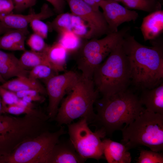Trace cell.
<instances>
[{
  "label": "cell",
  "instance_id": "8",
  "mask_svg": "<svg viewBox=\"0 0 163 163\" xmlns=\"http://www.w3.org/2000/svg\"><path fill=\"white\" fill-rule=\"evenodd\" d=\"M88 124L87 120L83 118L76 123L67 124L70 140L78 153L85 159L104 158L101 139L106 136V132L101 128L93 132Z\"/></svg>",
  "mask_w": 163,
  "mask_h": 163
},
{
  "label": "cell",
  "instance_id": "35",
  "mask_svg": "<svg viewBox=\"0 0 163 163\" xmlns=\"http://www.w3.org/2000/svg\"><path fill=\"white\" fill-rule=\"evenodd\" d=\"M40 94H39L34 95L27 96L21 99L28 102L31 103L32 101L42 102L44 101L45 99Z\"/></svg>",
  "mask_w": 163,
  "mask_h": 163
},
{
  "label": "cell",
  "instance_id": "17",
  "mask_svg": "<svg viewBox=\"0 0 163 163\" xmlns=\"http://www.w3.org/2000/svg\"><path fill=\"white\" fill-rule=\"evenodd\" d=\"M103 154L108 163H130L132 161L130 153L121 143L105 139L102 141Z\"/></svg>",
  "mask_w": 163,
  "mask_h": 163
},
{
  "label": "cell",
  "instance_id": "16",
  "mask_svg": "<svg viewBox=\"0 0 163 163\" xmlns=\"http://www.w3.org/2000/svg\"><path fill=\"white\" fill-rule=\"evenodd\" d=\"M145 41L156 39L163 31V11L160 10L144 17L140 27Z\"/></svg>",
  "mask_w": 163,
  "mask_h": 163
},
{
  "label": "cell",
  "instance_id": "20",
  "mask_svg": "<svg viewBox=\"0 0 163 163\" xmlns=\"http://www.w3.org/2000/svg\"><path fill=\"white\" fill-rule=\"evenodd\" d=\"M44 52L50 67L56 73L65 70L68 52L57 41L48 45Z\"/></svg>",
  "mask_w": 163,
  "mask_h": 163
},
{
  "label": "cell",
  "instance_id": "40",
  "mask_svg": "<svg viewBox=\"0 0 163 163\" xmlns=\"http://www.w3.org/2000/svg\"><path fill=\"white\" fill-rule=\"evenodd\" d=\"M5 113L3 109V106L2 100L0 96V115Z\"/></svg>",
  "mask_w": 163,
  "mask_h": 163
},
{
  "label": "cell",
  "instance_id": "37",
  "mask_svg": "<svg viewBox=\"0 0 163 163\" xmlns=\"http://www.w3.org/2000/svg\"><path fill=\"white\" fill-rule=\"evenodd\" d=\"M94 9H99V4L103 0H82Z\"/></svg>",
  "mask_w": 163,
  "mask_h": 163
},
{
  "label": "cell",
  "instance_id": "7",
  "mask_svg": "<svg viewBox=\"0 0 163 163\" xmlns=\"http://www.w3.org/2000/svg\"><path fill=\"white\" fill-rule=\"evenodd\" d=\"M65 133L62 126L54 132H44L22 143L10 154L1 158L0 163H44L46 155Z\"/></svg>",
  "mask_w": 163,
  "mask_h": 163
},
{
  "label": "cell",
  "instance_id": "38",
  "mask_svg": "<svg viewBox=\"0 0 163 163\" xmlns=\"http://www.w3.org/2000/svg\"><path fill=\"white\" fill-rule=\"evenodd\" d=\"M16 104L22 107L34 108V105L32 102L30 103L26 102L21 98H19L16 103Z\"/></svg>",
  "mask_w": 163,
  "mask_h": 163
},
{
  "label": "cell",
  "instance_id": "26",
  "mask_svg": "<svg viewBox=\"0 0 163 163\" xmlns=\"http://www.w3.org/2000/svg\"><path fill=\"white\" fill-rule=\"evenodd\" d=\"M3 109L5 113H8L16 115L25 114L35 116L47 119H50L48 115L42 111L34 108L22 107L16 104L4 106Z\"/></svg>",
  "mask_w": 163,
  "mask_h": 163
},
{
  "label": "cell",
  "instance_id": "9",
  "mask_svg": "<svg viewBox=\"0 0 163 163\" xmlns=\"http://www.w3.org/2000/svg\"><path fill=\"white\" fill-rule=\"evenodd\" d=\"M71 13L79 17L87 24L88 31L86 39L97 38L110 32L102 12L82 0H65Z\"/></svg>",
  "mask_w": 163,
  "mask_h": 163
},
{
  "label": "cell",
  "instance_id": "42",
  "mask_svg": "<svg viewBox=\"0 0 163 163\" xmlns=\"http://www.w3.org/2000/svg\"><path fill=\"white\" fill-rule=\"evenodd\" d=\"M115 2H117L118 3L121 2V0H111Z\"/></svg>",
  "mask_w": 163,
  "mask_h": 163
},
{
  "label": "cell",
  "instance_id": "2",
  "mask_svg": "<svg viewBox=\"0 0 163 163\" xmlns=\"http://www.w3.org/2000/svg\"><path fill=\"white\" fill-rule=\"evenodd\" d=\"M95 104L97 113L91 123L96 129L104 130L106 135L126 127L145 109L139 98L128 89L112 95L103 96Z\"/></svg>",
  "mask_w": 163,
  "mask_h": 163
},
{
  "label": "cell",
  "instance_id": "34",
  "mask_svg": "<svg viewBox=\"0 0 163 163\" xmlns=\"http://www.w3.org/2000/svg\"><path fill=\"white\" fill-rule=\"evenodd\" d=\"M53 7L54 11L58 14L64 12L66 5L65 0H46Z\"/></svg>",
  "mask_w": 163,
  "mask_h": 163
},
{
  "label": "cell",
  "instance_id": "22",
  "mask_svg": "<svg viewBox=\"0 0 163 163\" xmlns=\"http://www.w3.org/2000/svg\"><path fill=\"white\" fill-rule=\"evenodd\" d=\"M29 139L24 134L0 133V159L10 154L22 143Z\"/></svg>",
  "mask_w": 163,
  "mask_h": 163
},
{
  "label": "cell",
  "instance_id": "43",
  "mask_svg": "<svg viewBox=\"0 0 163 163\" xmlns=\"http://www.w3.org/2000/svg\"><path fill=\"white\" fill-rule=\"evenodd\" d=\"M160 2H161V3L162 4V2H163V0H159Z\"/></svg>",
  "mask_w": 163,
  "mask_h": 163
},
{
  "label": "cell",
  "instance_id": "1",
  "mask_svg": "<svg viewBox=\"0 0 163 163\" xmlns=\"http://www.w3.org/2000/svg\"><path fill=\"white\" fill-rule=\"evenodd\" d=\"M147 46L127 33L122 41L123 50L130 66L131 81L142 90L159 85L163 80V50L162 42L152 41Z\"/></svg>",
  "mask_w": 163,
  "mask_h": 163
},
{
  "label": "cell",
  "instance_id": "28",
  "mask_svg": "<svg viewBox=\"0 0 163 163\" xmlns=\"http://www.w3.org/2000/svg\"><path fill=\"white\" fill-rule=\"evenodd\" d=\"M136 163H163V155L159 152L141 149Z\"/></svg>",
  "mask_w": 163,
  "mask_h": 163
},
{
  "label": "cell",
  "instance_id": "41",
  "mask_svg": "<svg viewBox=\"0 0 163 163\" xmlns=\"http://www.w3.org/2000/svg\"><path fill=\"white\" fill-rule=\"evenodd\" d=\"M6 81L2 77L0 74V83L3 84Z\"/></svg>",
  "mask_w": 163,
  "mask_h": 163
},
{
  "label": "cell",
  "instance_id": "14",
  "mask_svg": "<svg viewBox=\"0 0 163 163\" xmlns=\"http://www.w3.org/2000/svg\"><path fill=\"white\" fill-rule=\"evenodd\" d=\"M85 160L76 152L70 140H59L46 155L44 163H82Z\"/></svg>",
  "mask_w": 163,
  "mask_h": 163
},
{
  "label": "cell",
  "instance_id": "5",
  "mask_svg": "<svg viewBox=\"0 0 163 163\" xmlns=\"http://www.w3.org/2000/svg\"><path fill=\"white\" fill-rule=\"evenodd\" d=\"M121 143L129 150L143 145L151 150L163 149V115L145 109L121 130Z\"/></svg>",
  "mask_w": 163,
  "mask_h": 163
},
{
  "label": "cell",
  "instance_id": "3",
  "mask_svg": "<svg viewBox=\"0 0 163 163\" xmlns=\"http://www.w3.org/2000/svg\"><path fill=\"white\" fill-rule=\"evenodd\" d=\"M122 40L94 72L95 87L103 96L124 91L131 82L130 64L123 50Z\"/></svg>",
  "mask_w": 163,
  "mask_h": 163
},
{
  "label": "cell",
  "instance_id": "33",
  "mask_svg": "<svg viewBox=\"0 0 163 163\" xmlns=\"http://www.w3.org/2000/svg\"><path fill=\"white\" fill-rule=\"evenodd\" d=\"M14 10L12 0H0V14L12 13Z\"/></svg>",
  "mask_w": 163,
  "mask_h": 163
},
{
  "label": "cell",
  "instance_id": "21",
  "mask_svg": "<svg viewBox=\"0 0 163 163\" xmlns=\"http://www.w3.org/2000/svg\"><path fill=\"white\" fill-rule=\"evenodd\" d=\"M1 85L3 87L14 92L27 90H35L41 94L46 95V88L38 80L28 77H19L6 81Z\"/></svg>",
  "mask_w": 163,
  "mask_h": 163
},
{
  "label": "cell",
  "instance_id": "6",
  "mask_svg": "<svg viewBox=\"0 0 163 163\" xmlns=\"http://www.w3.org/2000/svg\"><path fill=\"white\" fill-rule=\"evenodd\" d=\"M129 28H123L116 32L107 34L103 38H92L82 43L77 51L76 60L82 76L92 79L95 69L123 39Z\"/></svg>",
  "mask_w": 163,
  "mask_h": 163
},
{
  "label": "cell",
  "instance_id": "15",
  "mask_svg": "<svg viewBox=\"0 0 163 163\" xmlns=\"http://www.w3.org/2000/svg\"><path fill=\"white\" fill-rule=\"evenodd\" d=\"M29 72L22 67L19 59L13 53L0 49V74L5 80L14 77H28Z\"/></svg>",
  "mask_w": 163,
  "mask_h": 163
},
{
  "label": "cell",
  "instance_id": "27",
  "mask_svg": "<svg viewBox=\"0 0 163 163\" xmlns=\"http://www.w3.org/2000/svg\"><path fill=\"white\" fill-rule=\"evenodd\" d=\"M56 73L49 66L45 65H40L29 71L28 77L36 80L43 79L45 81L56 75Z\"/></svg>",
  "mask_w": 163,
  "mask_h": 163
},
{
  "label": "cell",
  "instance_id": "31",
  "mask_svg": "<svg viewBox=\"0 0 163 163\" xmlns=\"http://www.w3.org/2000/svg\"><path fill=\"white\" fill-rule=\"evenodd\" d=\"M0 96L3 106L15 104L19 99L14 92L6 89L1 85Z\"/></svg>",
  "mask_w": 163,
  "mask_h": 163
},
{
  "label": "cell",
  "instance_id": "10",
  "mask_svg": "<svg viewBox=\"0 0 163 163\" xmlns=\"http://www.w3.org/2000/svg\"><path fill=\"white\" fill-rule=\"evenodd\" d=\"M80 75L70 71L60 75H56L44 82L49 98L48 115L54 119L59 106L64 95L68 94L75 84Z\"/></svg>",
  "mask_w": 163,
  "mask_h": 163
},
{
  "label": "cell",
  "instance_id": "23",
  "mask_svg": "<svg viewBox=\"0 0 163 163\" xmlns=\"http://www.w3.org/2000/svg\"><path fill=\"white\" fill-rule=\"evenodd\" d=\"M19 59L22 67L27 70L40 65H45L50 67L44 52L26 50Z\"/></svg>",
  "mask_w": 163,
  "mask_h": 163
},
{
  "label": "cell",
  "instance_id": "4",
  "mask_svg": "<svg viewBox=\"0 0 163 163\" xmlns=\"http://www.w3.org/2000/svg\"><path fill=\"white\" fill-rule=\"evenodd\" d=\"M99 93L92 79L80 75L58 108L54 118L58 125L70 124L79 118H84L88 123H91L96 116L93 106Z\"/></svg>",
  "mask_w": 163,
  "mask_h": 163
},
{
  "label": "cell",
  "instance_id": "39",
  "mask_svg": "<svg viewBox=\"0 0 163 163\" xmlns=\"http://www.w3.org/2000/svg\"><path fill=\"white\" fill-rule=\"evenodd\" d=\"M11 29H12L7 27L0 22V36Z\"/></svg>",
  "mask_w": 163,
  "mask_h": 163
},
{
  "label": "cell",
  "instance_id": "19",
  "mask_svg": "<svg viewBox=\"0 0 163 163\" xmlns=\"http://www.w3.org/2000/svg\"><path fill=\"white\" fill-rule=\"evenodd\" d=\"M29 34L27 30L12 29L0 36V49L26 50L25 41Z\"/></svg>",
  "mask_w": 163,
  "mask_h": 163
},
{
  "label": "cell",
  "instance_id": "25",
  "mask_svg": "<svg viewBox=\"0 0 163 163\" xmlns=\"http://www.w3.org/2000/svg\"><path fill=\"white\" fill-rule=\"evenodd\" d=\"M59 34L57 42L68 52L77 51L82 45V38L72 32L65 31Z\"/></svg>",
  "mask_w": 163,
  "mask_h": 163
},
{
  "label": "cell",
  "instance_id": "36",
  "mask_svg": "<svg viewBox=\"0 0 163 163\" xmlns=\"http://www.w3.org/2000/svg\"><path fill=\"white\" fill-rule=\"evenodd\" d=\"M14 92L19 98H22L26 96L34 95L40 94L36 90L31 89L19 91Z\"/></svg>",
  "mask_w": 163,
  "mask_h": 163
},
{
  "label": "cell",
  "instance_id": "32",
  "mask_svg": "<svg viewBox=\"0 0 163 163\" xmlns=\"http://www.w3.org/2000/svg\"><path fill=\"white\" fill-rule=\"evenodd\" d=\"M14 10L15 12H19L25 9L31 8L35 5L37 0H12Z\"/></svg>",
  "mask_w": 163,
  "mask_h": 163
},
{
  "label": "cell",
  "instance_id": "29",
  "mask_svg": "<svg viewBox=\"0 0 163 163\" xmlns=\"http://www.w3.org/2000/svg\"><path fill=\"white\" fill-rule=\"evenodd\" d=\"M44 39L39 35L34 33L28 38L27 44L32 51L43 52L48 45L45 43Z\"/></svg>",
  "mask_w": 163,
  "mask_h": 163
},
{
  "label": "cell",
  "instance_id": "13",
  "mask_svg": "<svg viewBox=\"0 0 163 163\" xmlns=\"http://www.w3.org/2000/svg\"><path fill=\"white\" fill-rule=\"evenodd\" d=\"M54 14V12L46 3L42 6L40 11L28 15L14 14H0V22L7 27L14 29L27 30L30 22L35 19L41 20L49 18Z\"/></svg>",
  "mask_w": 163,
  "mask_h": 163
},
{
  "label": "cell",
  "instance_id": "12",
  "mask_svg": "<svg viewBox=\"0 0 163 163\" xmlns=\"http://www.w3.org/2000/svg\"><path fill=\"white\" fill-rule=\"evenodd\" d=\"M47 24L49 30H54L58 34L65 31H71L85 39L89 30L84 21L71 13L58 14L52 22Z\"/></svg>",
  "mask_w": 163,
  "mask_h": 163
},
{
  "label": "cell",
  "instance_id": "11",
  "mask_svg": "<svg viewBox=\"0 0 163 163\" xmlns=\"http://www.w3.org/2000/svg\"><path fill=\"white\" fill-rule=\"evenodd\" d=\"M103 14L108 25L110 33L116 32L118 27L122 24L135 21L138 18V13L111 0H103L99 4Z\"/></svg>",
  "mask_w": 163,
  "mask_h": 163
},
{
  "label": "cell",
  "instance_id": "30",
  "mask_svg": "<svg viewBox=\"0 0 163 163\" xmlns=\"http://www.w3.org/2000/svg\"><path fill=\"white\" fill-rule=\"evenodd\" d=\"M41 20L39 19H34L29 24L34 33L45 39L47 37L49 29L47 24Z\"/></svg>",
  "mask_w": 163,
  "mask_h": 163
},
{
  "label": "cell",
  "instance_id": "18",
  "mask_svg": "<svg viewBox=\"0 0 163 163\" xmlns=\"http://www.w3.org/2000/svg\"><path fill=\"white\" fill-rule=\"evenodd\" d=\"M139 100L147 110L163 115V83L154 88L142 90Z\"/></svg>",
  "mask_w": 163,
  "mask_h": 163
},
{
  "label": "cell",
  "instance_id": "24",
  "mask_svg": "<svg viewBox=\"0 0 163 163\" xmlns=\"http://www.w3.org/2000/svg\"><path fill=\"white\" fill-rule=\"evenodd\" d=\"M125 7L128 9L143 11L149 13L162 10L159 0H121Z\"/></svg>",
  "mask_w": 163,
  "mask_h": 163
}]
</instances>
